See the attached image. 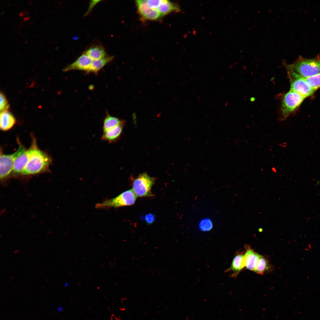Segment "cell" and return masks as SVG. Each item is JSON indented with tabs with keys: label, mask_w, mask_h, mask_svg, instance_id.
Segmentation results:
<instances>
[{
	"label": "cell",
	"mask_w": 320,
	"mask_h": 320,
	"mask_svg": "<svg viewBox=\"0 0 320 320\" xmlns=\"http://www.w3.org/2000/svg\"><path fill=\"white\" fill-rule=\"evenodd\" d=\"M52 161L51 157L38 148L30 157L21 175L28 176L48 171Z\"/></svg>",
	"instance_id": "6da1fadb"
},
{
	"label": "cell",
	"mask_w": 320,
	"mask_h": 320,
	"mask_svg": "<svg viewBox=\"0 0 320 320\" xmlns=\"http://www.w3.org/2000/svg\"><path fill=\"white\" fill-rule=\"evenodd\" d=\"M286 69L292 70L299 76L307 77L320 72V57L306 58L299 57L294 62L288 64L284 62Z\"/></svg>",
	"instance_id": "7a4b0ae2"
},
{
	"label": "cell",
	"mask_w": 320,
	"mask_h": 320,
	"mask_svg": "<svg viewBox=\"0 0 320 320\" xmlns=\"http://www.w3.org/2000/svg\"><path fill=\"white\" fill-rule=\"evenodd\" d=\"M305 98L299 94L291 90L284 94L281 100V114L279 120H285L289 115L294 113Z\"/></svg>",
	"instance_id": "3957f363"
},
{
	"label": "cell",
	"mask_w": 320,
	"mask_h": 320,
	"mask_svg": "<svg viewBox=\"0 0 320 320\" xmlns=\"http://www.w3.org/2000/svg\"><path fill=\"white\" fill-rule=\"evenodd\" d=\"M137 197L132 189H129L123 192L115 198L97 203L95 205V207L97 209H107L131 205L135 203Z\"/></svg>",
	"instance_id": "277c9868"
},
{
	"label": "cell",
	"mask_w": 320,
	"mask_h": 320,
	"mask_svg": "<svg viewBox=\"0 0 320 320\" xmlns=\"http://www.w3.org/2000/svg\"><path fill=\"white\" fill-rule=\"evenodd\" d=\"M155 178L144 173L139 175L134 180L132 190L137 196H153L151 189L154 184Z\"/></svg>",
	"instance_id": "5b68a950"
},
{
	"label": "cell",
	"mask_w": 320,
	"mask_h": 320,
	"mask_svg": "<svg viewBox=\"0 0 320 320\" xmlns=\"http://www.w3.org/2000/svg\"><path fill=\"white\" fill-rule=\"evenodd\" d=\"M290 83V90L302 96L305 98L312 95L315 90L307 83L303 78L291 69H287Z\"/></svg>",
	"instance_id": "8992f818"
},
{
	"label": "cell",
	"mask_w": 320,
	"mask_h": 320,
	"mask_svg": "<svg viewBox=\"0 0 320 320\" xmlns=\"http://www.w3.org/2000/svg\"><path fill=\"white\" fill-rule=\"evenodd\" d=\"M17 150L15 153L9 154L0 153V177L1 180H4L12 172L13 166L16 159L26 150L23 145L19 143Z\"/></svg>",
	"instance_id": "52a82bcc"
},
{
	"label": "cell",
	"mask_w": 320,
	"mask_h": 320,
	"mask_svg": "<svg viewBox=\"0 0 320 320\" xmlns=\"http://www.w3.org/2000/svg\"><path fill=\"white\" fill-rule=\"evenodd\" d=\"M38 148L36 140L33 138L29 148L19 156L14 163L12 173L14 175L21 174L30 157Z\"/></svg>",
	"instance_id": "ba28073f"
},
{
	"label": "cell",
	"mask_w": 320,
	"mask_h": 320,
	"mask_svg": "<svg viewBox=\"0 0 320 320\" xmlns=\"http://www.w3.org/2000/svg\"><path fill=\"white\" fill-rule=\"evenodd\" d=\"M136 4L138 12L144 19L150 20H155L162 17L156 10L151 8L146 0H137Z\"/></svg>",
	"instance_id": "9c48e42d"
},
{
	"label": "cell",
	"mask_w": 320,
	"mask_h": 320,
	"mask_svg": "<svg viewBox=\"0 0 320 320\" xmlns=\"http://www.w3.org/2000/svg\"><path fill=\"white\" fill-rule=\"evenodd\" d=\"M92 60L84 53L75 61L66 67L63 70L64 72L74 70L87 72L90 66Z\"/></svg>",
	"instance_id": "30bf717a"
},
{
	"label": "cell",
	"mask_w": 320,
	"mask_h": 320,
	"mask_svg": "<svg viewBox=\"0 0 320 320\" xmlns=\"http://www.w3.org/2000/svg\"><path fill=\"white\" fill-rule=\"evenodd\" d=\"M245 267L244 254L240 252L237 253L233 258L230 267L226 269L224 272H232L230 277L236 278Z\"/></svg>",
	"instance_id": "8fae6325"
},
{
	"label": "cell",
	"mask_w": 320,
	"mask_h": 320,
	"mask_svg": "<svg viewBox=\"0 0 320 320\" xmlns=\"http://www.w3.org/2000/svg\"><path fill=\"white\" fill-rule=\"evenodd\" d=\"M244 254L245 267L248 269L254 271L260 255L255 252L247 245L245 246Z\"/></svg>",
	"instance_id": "7c38bea8"
},
{
	"label": "cell",
	"mask_w": 320,
	"mask_h": 320,
	"mask_svg": "<svg viewBox=\"0 0 320 320\" xmlns=\"http://www.w3.org/2000/svg\"><path fill=\"white\" fill-rule=\"evenodd\" d=\"M123 123L107 130L103 131L101 140L111 143L116 142L121 136L122 132Z\"/></svg>",
	"instance_id": "4fadbf2b"
},
{
	"label": "cell",
	"mask_w": 320,
	"mask_h": 320,
	"mask_svg": "<svg viewBox=\"0 0 320 320\" xmlns=\"http://www.w3.org/2000/svg\"><path fill=\"white\" fill-rule=\"evenodd\" d=\"M16 123V120L13 115L8 111L1 112L0 128L3 131H7L11 129Z\"/></svg>",
	"instance_id": "5bb4252c"
},
{
	"label": "cell",
	"mask_w": 320,
	"mask_h": 320,
	"mask_svg": "<svg viewBox=\"0 0 320 320\" xmlns=\"http://www.w3.org/2000/svg\"><path fill=\"white\" fill-rule=\"evenodd\" d=\"M180 10L177 5L167 0H160L159 5L156 9L162 17L172 12H178Z\"/></svg>",
	"instance_id": "9a60e30c"
},
{
	"label": "cell",
	"mask_w": 320,
	"mask_h": 320,
	"mask_svg": "<svg viewBox=\"0 0 320 320\" xmlns=\"http://www.w3.org/2000/svg\"><path fill=\"white\" fill-rule=\"evenodd\" d=\"M113 56H107L103 58L92 60L87 73H97L113 59Z\"/></svg>",
	"instance_id": "2e32d148"
},
{
	"label": "cell",
	"mask_w": 320,
	"mask_h": 320,
	"mask_svg": "<svg viewBox=\"0 0 320 320\" xmlns=\"http://www.w3.org/2000/svg\"><path fill=\"white\" fill-rule=\"evenodd\" d=\"M84 53L92 60L103 58L107 56L104 49L100 46L91 47Z\"/></svg>",
	"instance_id": "e0dca14e"
},
{
	"label": "cell",
	"mask_w": 320,
	"mask_h": 320,
	"mask_svg": "<svg viewBox=\"0 0 320 320\" xmlns=\"http://www.w3.org/2000/svg\"><path fill=\"white\" fill-rule=\"evenodd\" d=\"M271 268V266L267 259L260 255L254 271L258 274L262 275L270 270Z\"/></svg>",
	"instance_id": "ac0fdd59"
},
{
	"label": "cell",
	"mask_w": 320,
	"mask_h": 320,
	"mask_svg": "<svg viewBox=\"0 0 320 320\" xmlns=\"http://www.w3.org/2000/svg\"><path fill=\"white\" fill-rule=\"evenodd\" d=\"M123 123L118 118L108 114L105 118L103 129L104 131L117 126Z\"/></svg>",
	"instance_id": "d6986e66"
},
{
	"label": "cell",
	"mask_w": 320,
	"mask_h": 320,
	"mask_svg": "<svg viewBox=\"0 0 320 320\" xmlns=\"http://www.w3.org/2000/svg\"><path fill=\"white\" fill-rule=\"evenodd\" d=\"M303 77L315 91L320 88V72L311 76Z\"/></svg>",
	"instance_id": "ffe728a7"
},
{
	"label": "cell",
	"mask_w": 320,
	"mask_h": 320,
	"mask_svg": "<svg viewBox=\"0 0 320 320\" xmlns=\"http://www.w3.org/2000/svg\"><path fill=\"white\" fill-rule=\"evenodd\" d=\"M213 226L212 220L209 218H205L201 220L199 225V229L203 231H207L211 230Z\"/></svg>",
	"instance_id": "44dd1931"
},
{
	"label": "cell",
	"mask_w": 320,
	"mask_h": 320,
	"mask_svg": "<svg viewBox=\"0 0 320 320\" xmlns=\"http://www.w3.org/2000/svg\"><path fill=\"white\" fill-rule=\"evenodd\" d=\"M0 110L1 112L8 111L9 108L7 100L3 93H0Z\"/></svg>",
	"instance_id": "7402d4cb"
},
{
	"label": "cell",
	"mask_w": 320,
	"mask_h": 320,
	"mask_svg": "<svg viewBox=\"0 0 320 320\" xmlns=\"http://www.w3.org/2000/svg\"><path fill=\"white\" fill-rule=\"evenodd\" d=\"M144 220L146 223L148 224H151L154 222L155 220V217L154 215L151 213H148L144 217Z\"/></svg>",
	"instance_id": "603a6c76"
}]
</instances>
